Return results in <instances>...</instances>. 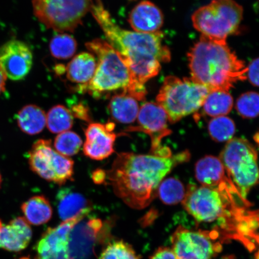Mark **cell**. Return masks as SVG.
Masks as SVG:
<instances>
[{"instance_id": "obj_25", "label": "cell", "mask_w": 259, "mask_h": 259, "mask_svg": "<svg viewBox=\"0 0 259 259\" xmlns=\"http://www.w3.org/2000/svg\"><path fill=\"white\" fill-rule=\"evenodd\" d=\"M233 105L234 100L228 92L213 91L207 96L202 107L205 114L215 118L228 115Z\"/></svg>"}, {"instance_id": "obj_1", "label": "cell", "mask_w": 259, "mask_h": 259, "mask_svg": "<svg viewBox=\"0 0 259 259\" xmlns=\"http://www.w3.org/2000/svg\"><path fill=\"white\" fill-rule=\"evenodd\" d=\"M239 201L247 200L229 182L215 188L191 185L182 203L196 221L217 222L213 231H222L226 238L240 241L247 247L257 236L259 212H248L250 203Z\"/></svg>"}, {"instance_id": "obj_4", "label": "cell", "mask_w": 259, "mask_h": 259, "mask_svg": "<svg viewBox=\"0 0 259 259\" xmlns=\"http://www.w3.org/2000/svg\"><path fill=\"white\" fill-rule=\"evenodd\" d=\"M191 76L209 92H229L238 81L247 79L248 67L227 43L201 37L188 53Z\"/></svg>"}, {"instance_id": "obj_31", "label": "cell", "mask_w": 259, "mask_h": 259, "mask_svg": "<svg viewBox=\"0 0 259 259\" xmlns=\"http://www.w3.org/2000/svg\"><path fill=\"white\" fill-rule=\"evenodd\" d=\"M239 115L244 118H254L259 116V94L249 92L242 94L236 103Z\"/></svg>"}, {"instance_id": "obj_19", "label": "cell", "mask_w": 259, "mask_h": 259, "mask_svg": "<svg viewBox=\"0 0 259 259\" xmlns=\"http://www.w3.org/2000/svg\"><path fill=\"white\" fill-rule=\"evenodd\" d=\"M196 178L201 186L218 187L231 182L219 158L207 155L197 162Z\"/></svg>"}, {"instance_id": "obj_2", "label": "cell", "mask_w": 259, "mask_h": 259, "mask_svg": "<svg viewBox=\"0 0 259 259\" xmlns=\"http://www.w3.org/2000/svg\"><path fill=\"white\" fill-rule=\"evenodd\" d=\"M190 158L188 151L176 154H119L111 169L106 171V183L116 196L131 208L141 209L150 205L158 186L174 168Z\"/></svg>"}, {"instance_id": "obj_14", "label": "cell", "mask_w": 259, "mask_h": 259, "mask_svg": "<svg viewBox=\"0 0 259 259\" xmlns=\"http://www.w3.org/2000/svg\"><path fill=\"white\" fill-rule=\"evenodd\" d=\"M32 62L31 49L24 41L11 40L0 47V65L10 79H24L30 73Z\"/></svg>"}, {"instance_id": "obj_34", "label": "cell", "mask_w": 259, "mask_h": 259, "mask_svg": "<svg viewBox=\"0 0 259 259\" xmlns=\"http://www.w3.org/2000/svg\"><path fill=\"white\" fill-rule=\"evenodd\" d=\"M247 77L252 85L259 87V58L252 61L249 65Z\"/></svg>"}, {"instance_id": "obj_9", "label": "cell", "mask_w": 259, "mask_h": 259, "mask_svg": "<svg viewBox=\"0 0 259 259\" xmlns=\"http://www.w3.org/2000/svg\"><path fill=\"white\" fill-rule=\"evenodd\" d=\"M96 0H32L34 14L48 28L73 32L92 11Z\"/></svg>"}, {"instance_id": "obj_17", "label": "cell", "mask_w": 259, "mask_h": 259, "mask_svg": "<svg viewBox=\"0 0 259 259\" xmlns=\"http://www.w3.org/2000/svg\"><path fill=\"white\" fill-rule=\"evenodd\" d=\"M32 230L24 218H17L8 224L0 220V248L18 252L24 250L31 241Z\"/></svg>"}, {"instance_id": "obj_36", "label": "cell", "mask_w": 259, "mask_h": 259, "mask_svg": "<svg viewBox=\"0 0 259 259\" xmlns=\"http://www.w3.org/2000/svg\"><path fill=\"white\" fill-rule=\"evenodd\" d=\"M93 180L96 184H105L106 183V171L102 169L96 170L93 174Z\"/></svg>"}, {"instance_id": "obj_40", "label": "cell", "mask_w": 259, "mask_h": 259, "mask_svg": "<svg viewBox=\"0 0 259 259\" xmlns=\"http://www.w3.org/2000/svg\"><path fill=\"white\" fill-rule=\"evenodd\" d=\"M2 184V177L1 173H0V189H1Z\"/></svg>"}, {"instance_id": "obj_37", "label": "cell", "mask_w": 259, "mask_h": 259, "mask_svg": "<svg viewBox=\"0 0 259 259\" xmlns=\"http://www.w3.org/2000/svg\"><path fill=\"white\" fill-rule=\"evenodd\" d=\"M8 79L4 70L0 65V95L5 92L6 82H7Z\"/></svg>"}, {"instance_id": "obj_24", "label": "cell", "mask_w": 259, "mask_h": 259, "mask_svg": "<svg viewBox=\"0 0 259 259\" xmlns=\"http://www.w3.org/2000/svg\"><path fill=\"white\" fill-rule=\"evenodd\" d=\"M17 122L21 131L29 135H35L43 131L47 125V114L36 105L25 106L19 111Z\"/></svg>"}, {"instance_id": "obj_33", "label": "cell", "mask_w": 259, "mask_h": 259, "mask_svg": "<svg viewBox=\"0 0 259 259\" xmlns=\"http://www.w3.org/2000/svg\"><path fill=\"white\" fill-rule=\"evenodd\" d=\"M73 116L85 122H90L92 121V116L87 106L82 103H79L71 106L69 109Z\"/></svg>"}, {"instance_id": "obj_12", "label": "cell", "mask_w": 259, "mask_h": 259, "mask_svg": "<svg viewBox=\"0 0 259 259\" xmlns=\"http://www.w3.org/2000/svg\"><path fill=\"white\" fill-rule=\"evenodd\" d=\"M137 119L139 125L129 127L126 131L142 132L150 136L151 154L159 155L171 154L169 149L161 145L162 140L171 133L168 127L169 118L163 108L157 103L146 102L139 109Z\"/></svg>"}, {"instance_id": "obj_39", "label": "cell", "mask_w": 259, "mask_h": 259, "mask_svg": "<svg viewBox=\"0 0 259 259\" xmlns=\"http://www.w3.org/2000/svg\"><path fill=\"white\" fill-rule=\"evenodd\" d=\"M254 259H259V249L255 254Z\"/></svg>"}, {"instance_id": "obj_21", "label": "cell", "mask_w": 259, "mask_h": 259, "mask_svg": "<svg viewBox=\"0 0 259 259\" xmlns=\"http://www.w3.org/2000/svg\"><path fill=\"white\" fill-rule=\"evenodd\" d=\"M139 109L138 100L122 92L113 95L108 105L112 118L122 124H132L137 120Z\"/></svg>"}, {"instance_id": "obj_7", "label": "cell", "mask_w": 259, "mask_h": 259, "mask_svg": "<svg viewBox=\"0 0 259 259\" xmlns=\"http://www.w3.org/2000/svg\"><path fill=\"white\" fill-rule=\"evenodd\" d=\"M242 16L243 8L234 0H212L194 12L192 19L202 37L226 43L227 38L238 31Z\"/></svg>"}, {"instance_id": "obj_6", "label": "cell", "mask_w": 259, "mask_h": 259, "mask_svg": "<svg viewBox=\"0 0 259 259\" xmlns=\"http://www.w3.org/2000/svg\"><path fill=\"white\" fill-rule=\"evenodd\" d=\"M209 91L192 78L174 76L165 78L157 103L166 112L169 122H177L202 107Z\"/></svg>"}, {"instance_id": "obj_26", "label": "cell", "mask_w": 259, "mask_h": 259, "mask_svg": "<svg viewBox=\"0 0 259 259\" xmlns=\"http://www.w3.org/2000/svg\"><path fill=\"white\" fill-rule=\"evenodd\" d=\"M73 116L70 110L63 105H56L47 115V125L51 132L60 134L73 127Z\"/></svg>"}, {"instance_id": "obj_13", "label": "cell", "mask_w": 259, "mask_h": 259, "mask_svg": "<svg viewBox=\"0 0 259 259\" xmlns=\"http://www.w3.org/2000/svg\"><path fill=\"white\" fill-rule=\"evenodd\" d=\"M89 213H80L56 228H49L38 242L35 259H72L69 248L71 231Z\"/></svg>"}, {"instance_id": "obj_18", "label": "cell", "mask_w": 259, "mask_h": 259, "mask_svg": "<svg viewBox=\"0 0 259 259\" xmlns=\"http://www.w3.org/2000/svg\"><path fill=\"white\" fill-rule=\"evenodd\" d=\"M163 13L150 1H142L132 9L128 22L136 32L154 33L159 31L163 25Z\"/></svg>"}, {"instance_id": "obj_28", "label": "cell", "mask_w": 259, "mask_h": 259, "mask_svg": "<svg viewBox=\"0 0 259 259\" xmlns=\"http://www.w3.org/2000/svg\"><path fill=\"white\" fill-rule=\"evenodd\" d=\"M77 41L72 35L59 34L53 38L50 45L52 56L58 60H67L73 57L77 50Z\"/></svg>"}, {"instance_id": "obj_27", "label": "cell", "mask_w": 259, "mask_h": 259, "mask_svg": "<svg viewBox=\"0 0 259 259\" xmlns=\"http://www.w3.org/2000/svg\"><path fill=\"white\" fill-rule=\"evenodd\" d=\"M157 191L161 201L169 205L183 202L186 193L182 183L175 178L162 181Z\"/></svg>"}, {"instance_id": "obj_15", "label": "cell", "mask_w": 259, "mask_h": 259, "mask_svg": "<svg viewBox=\"0 0 259 259\" xmlns=\"http://www.w3.org/2000/svg\"><path fill=\"white\" fill-rule=\"evenodd\" d=\"M114 123H90L85 131L83 152L91 159L102 160L115 153L114 145L118 135L113 132Z\"/></svg>"}, {"instance_id": "obj_38", "label": "cell", "mask_w": 259, "mask_h": 259, "mask_svg": "<svg viewBox=\"0 0 259 259\" xmlns=\"http://www.w3.org/2000/svg\"><path fill=\"white\" fill-rule=\"evenodd\" d=\"M254 139L255 143H256L259 147V130L258 131L254 136Z\"/></svg>"}, {"instance_id": "obj_30", "label": "cell", "mask_w": 259, "mask_h": 259, "mask_svg": "<svg viewBox=\"0 0 259 259\" xmlns=\"http://www.w3.org/2000/svg\"><path fill=\"white\" fill-rule=\"evenodd\" d=\"M82 145L83 142L79 136L71 131L58 134L54 142L55 150L67 157L78 153Z\"/></svg>"}, {"instance_id": "obj_16", "label": "cell", "mask_w": 259, "mask_h": 259, "mask_svg": "<svg viewBox=\"0 0 259 259\" xmlns=\"http://www.w3.org/2000/svg\"><path fill=\"white\" fill-rule=\"evenodd\" d=\"M81 220L73 227L70 234L69 248L72 259H88L92 253L97 236L103 227L101 220Z\"/></svg>"}, {"instance_id": "obj_10", "label": "cell", "mask_w": 259, "mask_h": 259, "mask_svg": "<svg viewBox=\"0 0 259 259\" xmlns=\"http://www.w3.org/2000/svg\"><path fill=\"white\" fill-rule=\"evenodd\" d=\"M28 158L31 169L45 180L60 186L72 180L74 161L55 150L50 140L35 142Z\"/></svg>"}, {"instance_id": "obj_23", "label": "cell", "mask_w": 259, "mask_h": 259, "mask_svg": "<svg viewBox=\"0 0 259 259\" xmlns=\"http://www.w3.org/2000/svg\"><path fill=\"white\" fill-rule=\"evenodd\" d=\"M21 210L29 224L40 226L50 221L53 208L50 201L43 195L31 197L22 203Z\"/></svg>"}, {"instance_id": "obj_32", "label": "cell", "mask_w": 259, "mask_h": 259, "mask_svg": "<svg viewBox=\"0 0 259 259\" xmlns=\"http://www.w3.org/2000/svg\"><path fill=\"white\" fill-rule=\"evenodd\" d=\"M99 259H140V257L131 245L123 241H116L106 246Z\"/></svg>"}, {"instance_id": "obj_8", "label": "cell", "mask_w": 259, "mask_h": 259, "mask_svg": "<svg viewBox=\"0 0 259 259\" xmlns=\"http://www.w3.org/2000/svg\"><path fill=\"white\" fill-rule=\"evenodd\" d=\"M220 160L227 176L243 199L259 182V167L256 150L248 141L232 139L223 148Z\"/></svg>"}, {"instance_id": "obj_35", "label": "cell", "mask_w": 259, "mask_h": 259, "mask_svg": "<svg viewBox=\"0 0 259 259\" xmlns=\"http://www.w3.org/2000/svg\"><path fill=\"white\" fill-rule=\"evenodd\" d=\"M150 259H178L171 248L162 247L157 249Z\"/></svg>"}, {"instance_id": "obj_3", "label": "cell", "mask_w": 259, "mask_h": 259, "mask_svg": "<svg viewBox=\"0 0 259 259\" xmlns=\"http://www.w3.org/2000/svg\"><path fill=\"white\" fill-rule=\"evenodd\" d=\"M91 12L104 32L106 41L114 49L138 85H145L160 73L161 63L170 61L169 49L163 43V32L141 33L124 30L113 21L102 0H96Z\"/></svg>"}, {"instance_id": "obj_29", "label": "cell", "mask_w": 259, "mask_h": 259, "mask_svg": "<svg viewBox=\"0 0 259 259\" xmlns=\"http://www.w3.org/2000/svg\"><path fill=\"white\" fill-rule=\"evenodd\" d=\"M235 124L231 118L226 116L213 118L208 124L210 137L217 142H228L234 137Z\"/></svg>"}, {"instance_id": "obj_20", "label": "cell", "mask_w": 259, "mask_h": 259, "mask_svg": "<svg viewBox=\"0 0 259 259\" xmlns=\"http://www.w3.org/2000/svg\"><path fill=\"white\" fill-rule=\"evenodd\" d=\"M57 201L58 214L63 222L92 210L89 200L72 188L64 187L58 191Z\"/></svg>"}, {"instance_id": "obj_5", "label": "cell", "mask_w": 259, "mask_h": 259, "mask_svg": "<svg viewBox=\"0 0 259 259\" xmlns=\"http://www.w3.org/2000/svg\"><path fill=\"white\" fill-rule=\"evenodd\" d=\"M91 53L98 58L97 66L92 80L83 85H77L74 91L89 93L95 98L111 92L128 94L138 101H143L147 91L145 85H139L132 79L128 68L108 41L96 38L86 44Z\"/></svg>"}, {"instance_id": "obj_11", "label": "cell", "mask_w": 259, "mask_h": 259, "mask_svg": "<svg viewBox=\"0 0 259 259\" xmlns=\"http://www.w3.org/2000/svg\"><path fill=\"white\" fill-rule=\"evenodd\" d=\"M220 234L213 231L190 230L179 226L171 236V250L178 259H212L221 252Z\"/></svg>"}, {"instance_id": "obj_22", "label": "cell", "mask_w": 259, "mask_h": 259, "mask_svg": "<svg viewBox=\"0 0 259 259\" xmlns=\"http://www.w3.org/2000/svg\"><path fill=\"white\" fill-rule=\"evenodd\" d=\"M97 62L95 55L82 53L74 57L65 68L70 82L83 85L90 82L96 72Z\"/></svg>"}]
</instances>
